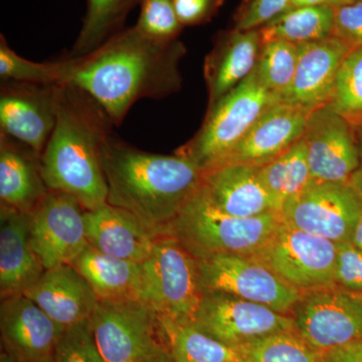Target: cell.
Returning a JSON list of instances; mask_svg holds the SVG:
<instances>
[{
  "instance_id": "obj_1",
  "label": "cell",
  "mask_w": 362,
  "mask_h": 362,
  "mask_svg": "<svg viewBox=\"0 0 362 362\" xmlns=\"http://www.w3.org/2000/svg\"><path fill=\"white\" fill-rule=\"evenodd\" d=\"M185 54L180 40L153 39L134 25L85 56L64 58L63 84L87 93L118 126L139 100L162 99L180 89Z\"/></svg>"
},
{
  "instance_id": "obj_2",
  "label": "cell",
  "mask_w": 362,
  "mask_h": 362,
  "mask_svg": "<svg viewBox=\"0 0 362 362\" xmlns=\"http://www.w3.org/2000/svg\"><path fill=\"white\" fill-rule=\"evenodd\" d=\"M107 202L129 211L157 237L165 233L204 181V168L181 154L136 148L112 133L101 152Z\"/></svg>"
},
{
  "instance_id": "obj_3",
  "label": "cell",
  "mask_w": 362,
  "mask_h": 362,
  "mask_svg": "<svg viewBox=\"0 0 362 362\" xmlns=\"http://www.w3.org/2000/svg\"><path fill=\"white\" fill-rule=\"evenodd\" d=\"M114 126L84 90L70 84L58 85L56 126L40 157L47 187L71 195L86 211L106 204L108 187L101 152Z\"/></svg>"
},
{
  "instance_id": "obj_4",
  "label": "cell",
  "mask_w": 362,
  "mask_h": 362,
  "mask_svg": "<svg viewBox=\"0 0 362 362\" xmlns=\"http://www.w3.org/2000/svg\"><path fill=\"white\" fill-rule=\"evenodd\" d=\"M281 223L277 211L252 218L230 216L216 209L199 189L164 235L180 240L197 259L218 252L251 256L268 242Z\"/></svg>"
},
{
  "instance_id": "obj_5",
  "label": "cell",
  "mask_w": 362,
  "mask_h": 362,
  "mask_svg": "<svg viewBox=\"0 0 362 362\" xmlns=\"http://www.w3.org/2000/svg\"><path fill=\"white\" fill-rule=\"evenodd\" d=\"M142 268V301L175 323H194L204 296L194 255L175 238L158 235Z\"/></svg>"
},
{
  "instance_id": "obj_6",
  "label": "cell",
  "mask_w": 362,
  "mask_h": 362,
  "mask_svg": "<svg viewBox=\"0 0 362 362\" xmlns=\"http://www.w3.org/2000/svg\"><path fill=\"white\" fill-rule=\"evenodd\" d=\"M282 98L259 81L256 70L206 110L201 130L175 153L209 168L243 139L247 131Z\"/></svg>"
},
{
  "instance_id": "obj_7",
  "label": "cell",
  "mask_w": 362,
  "mask_h": 362,
  "mask_svg": "<svg viewBox=\"0 0 362 362\" xmlns=\"http://www.w3.org/2000/svg\"><path fill=\"white\" fill-rule=\"evenodd\" d=\"M106 362H148L166 354L160 315L145 302H99L89 319Z\"/></svg>"
},
{
  "instance_id": "obj_8",
  "label": "cell",
  "mask_w": 362,
  "mask_h": 362,
  "mask_svg": "<svg viewBox=\"0 0 362 362\" xmlns=\"http://www.w3.org/2000/svg\"><path fill=\"white\" fill-rule=\"evenodd\" d=\"M204 294H223L291 315L303 292L247 255L218 252L197 259Z\"/></svg>"
},
{
  "instance_id": "obj_9",
  "label": "cell",
  "mask_w": 362,
  "mask_h": 362,
  "mask_svg": "<svg viewBox=\"0 0 362 362\" xmlns=\"http://www.w3.org/2000/svg\"><path fill=\"white\" fill-rule=\"evenodd\" d=\"M338 244L281 223L268 242L251 255L302 292L335 285Z\"/></svg>"
},
{
  "instance_id": "obj_10",
  "label": "cell",
  "mask_w": 362,
  "mask_h": 362,
  "mask_svg": "<svg viewBox=\"0 0 362 362\" xmlns=\"http://www.w3.org/2000/svg\"><path fill=\"white\" fill-rule=\"evenodd\" d=\"M280 216L286 225L341 244L351 240L362 216V197L350 182L312 180L286 202Z\"/></svg>"
},
{
  "instance_id": "obj_11",
  "label": "cell",
  "mask_w": 362,
  "mask_h": 362,
  "mask_svg": "<svg viewBox=\"0 0 362 362\" xmlns=\"http://www.w3.org/2000/svg\"><path fill=\"white\" fill-rule=\"evenodd\" d=\"M291 316L297 332L320 351L362 341V292L338 286L304 292Z\"/></svg>"
},
{
  "instance_id": "obj_12",
  "label": "cell",
  "mask_w": 362,
  "mask_h": 362,
  "mask_svg": "<svg viewBox=\"0 0 362 362\" xmlns=\"http://www.w3.org/2000/svg\"><path fill=\"white\" fill-rule=\"evenodd\" d=\"M85 211L71 195L49 189L28 214L30 245L45 270L73 265L89 246Z\"/></svg>"
},
{
  "instance_id": "obj_13",
  "label": "cell",
  "mask_w": 362,
  "mask_h": 362,
  "mask_svg": "<svg viewBox=\"0 0 362 362\" xmlns=\"http://www.w3.org/2000/svg\"><path fill=\"white\" fill-rule=\"evenodd\" d=\"M192 325L230 347L295 328L291 315L223 294H204Z\"/></svg>"
},
{
  "instance_id": "obj_14",
  "label": "cell",
  "mask_w": 362,
  "mask_h": 362,
  "mask_svg": "<svg viewBox=\"0 0 362 362\" xmlns=\"http://www.w3.org/2000/svg\"><path fill=\"white\" fill-rule=\"evenodd\" d=\"M356 130L329 103L312 110L303 136L312 180L349 182L361 160Z\"/></svg>"
},
{
  "instance_id": "obj_15",
  "label": "cell",
  "mask_w": 362,
  "mask_h": 362,
  "mask_svg": "<svg viewBox=\"0 0 362 362\" xmlns=\"http://www.w3.org/2000/svg\"><path fill=\"white\" fill-rule=\"evenodd\" d=\"M57 86L1 82L0 134L42 157L57 122Z\"/></svg>"
},
{
  "instance_id": "obj_16",
  "label": "cell",
  "mask_w": 362,
  "mask_h": 362,
  "mask_svg": "<svg viewBox=\"0 0 362 362\" xmlns=\"http://www.w3.org/2000/svg\"><path fill=\"white\" fill-rule=\"evenodd\" d=\"M311 112L285 102L273 105L233 148L206 169L226 164L268 163L303 138Z\"/></svg>"
},
{
  "instance_id": "obj_17",
  "label": "cell",
  "mask_w": 362,
  "mask_h": 362,
  "mask_svg": "<svg viewBox=\"0 0 362 362\" xmlns=\"http://www.w3.org/2000/svg\"><path fill=\"white\" fill-rule=\"evenodd\" d=\"M0 329L7 352L23 362L54 357L64 328L25 294L1 299Z\"/></svg>"
},
{
  "instance_id": "obj_18",
  "label": "cell",
  "mask_w": 362,
  "mask_h": 362,
  "mask_svg": "<svg viewBox=\"0 0 362 362\" xmlns=\"http://www.w3.org/2000/svg\"><path fill=\"white\" fill-rule=\"evenodd\" d=\"M352 49L333 35L298 45L296 71L283 102L311 111L330 103L338 71Z\"/></svg>"
},
{
  "instance_id": "obj_19",
  "label": "cell",
  "mask_w": 362,
  "mask_h": 362,
  "mask_svg": "<svg viewBox=\"0 0 362 362\" xmlns=\"http://www.w3.org/2000/svg\"><path fill=\"white\" fill-rule=\"evenodd\" d=\"M23 294L64 329L89 320L99 300L73 265L45 270Z\"/></svg>"
},
{
  "instance_id": "obj_20",
  "label": "cell",
  "mask_w": 362,
  "mask_h": 362,
  "mask_svg": "<svg viewBox=\"0 0 362 362\" xmlns=\"http://www.w3.org/2000/svg\"><path fill=\"white\" fill-rule=\"evenodd\" d=\"M201 190L216 209L237 218L276 211L259 166L233 163L206 169Z\"/></svg>"
},
{
  "instance_id": "obj_21",
  "label": "cell",
  "mask_w": 362,
  "mask_h": 362,
  "mask_svg": "<svg viewBox=\"0 0 362 362\" xmlns=\"http://www.w3.org/2000/svg\"><path fill=\"white\" fill-rule=\"evenodd\" d=\"M84 216L86 237L97 251L138 263L149 256L157 235L129 211L106 202Z\"/></svg>"
},
{
  "instance_id": "obj_22",
  "label": "cell",
  "mask_w": 362,
  "mask_h": 362,
  "mask_svg": "<svg viewBox=\"0 0 362 362\" xmlns=\"http://www.w3.org/2000/svg\"><path fill=\"white\" fill-rule=\"evenodd\" d=\"M262 40L259 30L218 33L213 49L204 61L209 104L207 110L252 73Z\"/></svg>"
},
{
  "instance_id": "obj_23",
  "label": "cell",
  "mask_w": 362,
  "mask_h": 362,
  "mask_svg": "<svg viewBox=\"0 0 362 362\" xmlns=\"http://www.w3.org/2000/svg\"><path fill=\"white\" fill-rule=\"evenodd\" d=\"M45 269L30 240L28 214L0 211V294L1 299L23 294Z\"/></svg>"
},
{
  "instance_id": "obj_24",
  "label": "cell",
  "mask_w": 362,
  "mask_h": 362,
  "mask_svg": "<svg viewBox=\"0 0 362 362\" xmlns=\"http://www.w3.org/2000/svg\"><path fill=\"white\" fill-rule=\"evenodd\" d=\"M49 192L40 156L13 138L0 134V204L30 214Z\"/></svg>"
},
{
  "instance_id": "obj_25",
  "label": "cell",
  "mask_w": 362,
  "mask_h": 362,
  "mask_svg": "<svg viewBox=\"0 0 362 362\" xmlns=\"http://www.w3.org/2000/svg\"><path fill=\"white\" fill-rule=\"evenodd\" d=\"M73 266L99 302L142 301V263L115 258L88 246Z\"/></svg>"
},
{
  "instance_id": "obj_26",
  "label": "cell",
  "mask_w": 362,
  "mask_h": 362,
  "mask_svg": "<svg viewBox=\"0 0 362 362\" xmlns=\"http://www.w3.org/2000/svg\"><path fill=\"white\" fill-rule=\"evenodd\" d=\"M259 175L270 194L275 211L280 214L286 202L313 180L304 138L284 153L259 166Z\"/></svg>"
},
{
  "instance_id": "obj_27",
  "label": "cell",
  "mask_w": 362,
  "mask_h": 362,
  "mask_svg": "<svg viewBox=\"0 0 362 362\" xmlns=\"http://www.w3.org/2000/svg\"><path fill=\"white\" fill-rule=\"evenodd\" d=\"M168 362H240L233 347L209 337L194 325L160 316Z\"/></svg>"
},
{
  "instance_id": "obj_28",
  "label": "cell",
  "mask_w": 362,
  "mask_h": 362,
  "mask_svg": "<svg viewBox=\"0 0 362 362\" xmlns=\"http://www.w3.org/2000/svg\"><path fill=\"white\" fill-rule=\"evenodd\" d=\"M334 16V7L327 6L288 9L259 28L262 44L285 40L300 45L325 39L332 35Z\"/></svg>"
},
{
  "instance_id": "obj_29",
  "label": "cell",
  "mask_w": 362,
  "mask_h": 362,
  "mask_svg": "<svg viewBox=\"0 0 362 362\" xmlns=\"http://www.w3.org/2000/svg\"><path fill=\"white\" fill-rule=\"evenodd\" d=\"M138 4L139 0H87L82 28L66 57L85 56L122 32L127 16Z\"/></svg>"
},
{
  "instance_id": "obj_30",
  "label": "cell",
  "mask_w": 362,
  "mask_h": 362,
  "mask_svg": "<svg viewBox=\"0 0 362 362\" xmlns=\"http://www.w3.org/2000/svg\"><path fill=\"white\" fill-rule=\"evenodd\" d=\"M240 362H324V352L296 329L279 331L233 347Z\"/></svg>"
},
{
  "instance_id": "obj_31",
  "label": "cell",
  "mask_w": 362,
  "mask_h": 362,
  "mask_svg": "<svg viewBox=\"0 0 362 362\" xmlns=\"http://www.w3.org/2000/svg\"><path fill=\"white\" fill-rule=\"evenodd\" d=\"M298 62V45L271 40L261 45L256 70L259 81L272 92L284 98L291 87Z\"/></svg>"
},
{
  "instance_id": "obj_32",
  "label": "cell",
  "mask_w": 362,
  "mask_h": 362,
  "mask_svg": "<svg viewBox=\"0 0 362 362\" xmlns=\"http://www.w3.org/2000/svg\"><path fill=\"white\" fill-rule=\"evenodd\" d=\"M65 77L64 59L37 63L16 54L0 35V78L1 82L28 83L45 86L63 85Z\"/></svg>"
},
{
  "instance_id": "obj_33",
  "label": "cell",
  "mask_w": 362,
  "mask_h": 362,
  "mask_svg": "<svg viewBox=\"0 0 362 362\" xmlns=\"http://www.w3.org/2000/svg\"><path fill=\"white\" fill-rule=\"evenodd\" d=\"M329 104L354 127L362 123V45L343 59Z\"/></svg>"
},
{
  "instance_id": "obj_34",
  "label": "cell",
  "mask_w": 362,
  "mask_h": 362,
  "mask_svg": "<svg viewBox=\"0 0 362 362\" xmlns=\"http://www.w3.org/2000/svg\"><path fill=\"white\" fill-rule=\"evenodd\" d=\"M136 26L145 35L160 40H178L183 26L176 14L175 0H139Z\"/></svg>"
},
{
  "instance_id": "obj_35",
  "label": "cell",
  "mask_w": 362,
  "mask_h": 362,
  "mask_svg": "<svg viewBox=\"0 0 362 362\" xmlns=\"http://www.w3.org/2000/svg\"><path fill=\"white\" fill-rule=\"evenodd\" d=\"M54 362H106L98 350L89 320L64 331L54 352Z\"/></svg>"
},
{
  "instance_id": "obj_36",
  "label": "cell",
  "mask_w": 362,
  "mask_h": 362,
  "mask_svg": "<svg viewBox=\"0 0 362 362\" xmlns=\"http://www.w3.org/2000/svg\"><path fill=\"white\" fill-rule=\"evenodd\" d=\"M290 9V0H244L233 16V30H259Z\"/></svg>"
},
{
  "instance_id": "obj_37",
  "label": "cell",
  "mask_w": 362,
  "mask_h": 362,
  "mask_svg": "<svg viewBox=\"0 0 362 362\" xmlns=\"http://www.w3.org/2000/svg\"><path fill=\"white\" fill-rule=\"evenodd\" d=\"M335 285L362 292V251L351 242L338 244Z\"/></svg>"
},
{
  "instance_id": "obj_38",
  "label": "cell",
  "mask_w": 362,
  "mask_h": 362,
  "mask_svg": "<svg viewBox=\"0 0 362 362\" xmlns=\"http://www.w3.org/2000/svg\"><path fill=\"white\" fill-rule=\"evenodd\" d=\"M332 35L357 47L362 45V0L334 7Z\"/></svg>"
},
{
  "instance_id": "obj_39",
  "label": "cell",
  "mask_w": 362,
  "mask_h": 362,
  "mask_svg": "<svg viewBox=\"0 0 362 362\" xmlns=\"http://www.w3.org/2000/svg\"><path fill=\"white\" fill-rule=\"evenodd\" d=\"M223 4L225 0H175L176 14L183 28L209 23Z\"/></svg>"
},
{
  "instance_id": "obj_40",
  "label": "cell",
  "mask_w": 362,
  "mask_h": 362,
  "mask_svg": "<svg viewBox=\"0 0 362 362\" xmlns=\"http://www.w3.org/2000/svg\"><path fill=\"white\" fill-rule=\"evenodd\" d=\"M324 362H362V341L324 352Z\"/></svg>"
},
{
  "instance_id": "obj_41",
  "label": "cell",
  "mask_w": 362,
  "mask_h": 362,
  "mask_svg": "<svg viewBox=\"0 0 362 362\" xmlns=\"http://www.w3.org/2000/svg\"><path fill=\"white\" fill-rule=\"evenodd\" d=\"M346 4H350L349 0H290V8L324 6L337 7Z\"/></svg>"
},
{
  "instance_id": "obj_42",
  "label": "cell",
  "mask_w": 362,
  "mask_h": 362,
  "mask_svg": "<svg viewBox=\"0 0 362 362\" xmlns=\"http://www.w3.org/2000/svg\"><path fill=\"white\" fill-rule=\"evenodd\" d=\"M359 152H361L359 165L356 173H354L351 178H350L349 182L351 183L352 187L356 188V192H358L362 197V136L361 135H359Z\"/></svg>"
},
{
  "instance_id": "obj_43",
  "label": "cell",
  "mask_w": 362,
  "mask_h": 362,
  "mask_svg": "<svg viewBox=\"0 0 362 362\" xmlns=\"http://www.w3.org/2000/svg\"><path fill=\"white\" fill-rule=\"evenodd\" d=\"M350 242L362 251V216L359 218L358 223H357L356 230H354Z\"/></svg>"
},
{
  "instance_id": "obj_44",
  "label": "cell",
  "mask_w": 362,
  "mask_h": 362,
  "mask_svg": "<svg viewBox=\"0 0 362 362\" xmlns=\"http://www.w3.org/2000/svg\"><path fill=\"white\" fill-rule=\"evenodd\" d=\"M0 362H23L21 361L20 359L16 358V357L9 354L8 352L7 354H1V359H0Z\"/></svg>"
},
{
  "instance_id": "obj_45",
  "label": "cell",
  "mask_w": 362,
  "mask_h": 362,
  "mask_svg": "<svg viewBox=\"0 0 362 362\" xmlns=\"http://www.w3.org/2000/svg\"><path fill=\"white\" fill-rule=\"evenodd\" d=\"M148 362H168V356H166V354H164V356L158 357V358L153 359V361H148Z\"/></svg>"
},
{
  "instance_id": "obj_46",
  "label": "cell",
  "mask_w": 362,
  "mask_h": 362,
  "mask_svg": "<svg viewBox=\"0 0 362 362\" xmlns=\"http://www.w3.org/2000/svg\"><path fill=\"white\" fill-rule=\"evenodd\" d=\"M356 130H358L359 135L362 136V123L359 124L358 126H356Z\"/></svg>"
},
{
  "instance_id": "obj_47",
  "label": "cell",
  "mask_w": 362,
  "mask_h": 362,
  "mask_svg": "<svg viewBox=\"0 0 362 362\" xmlns=\"http://www.w3.org/2000/svg\"><path fill=\"white\" fill-rule=\"evenodd\" d=\"M40 362H54V357H52V358L45 359V361H40Z\"/></svg>"
},
{
  "instance_id": "obj_48",
  "label": "cell",
  "mask_w": 362,
  "mask_h": 362,
  "mask_svg": "<svg viewBox=\"0 0 362 362\" xmlns=\"http://www.w3.org/2000/svg\"><path fill=\"white\" fill-rule=\"evenodd\" d=\"M349 2L358 1V0H349Z\"/></svg>"
}]
</instances>
